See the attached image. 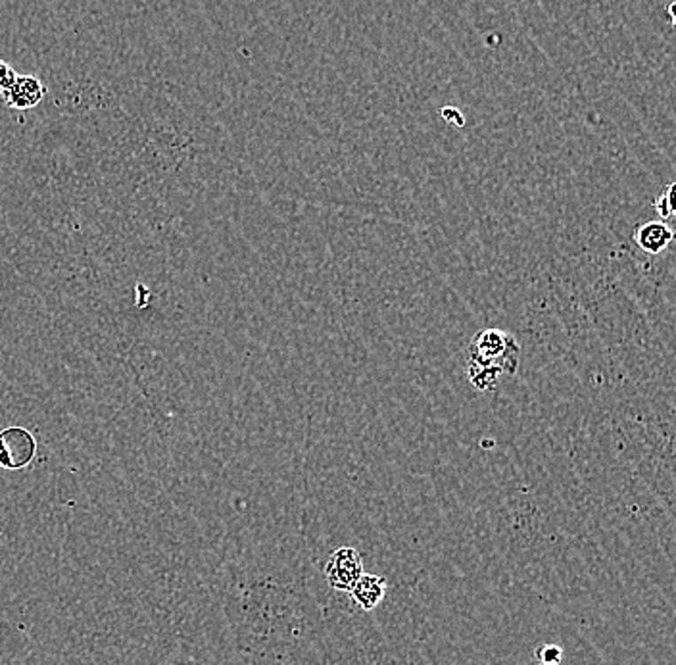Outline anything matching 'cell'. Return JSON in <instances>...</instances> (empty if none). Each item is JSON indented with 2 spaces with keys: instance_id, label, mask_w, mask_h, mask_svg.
Returning <instances> with one entry per match:
<instances>
[{
  "instance_id": "12",
  "label": "cell",
  "mask_w": 676,
  "mask_h": 665,
  "mask_svg": "<svg viewBox=\"0 0 676 665\" xmlns=\"http://www.w3.org/2000/svg\"><path fill=\"white\" fill-rule=\"evenodd\" d=\"M538 665H552V663H538Z\"/></svg>"
},
{
  "instance_id": "2",
  "label": "cell",
  "mask_w": 676,
  "mask_h": 665,
  "mask_svg": "<svg viewBox=\"0 0 676 665\" xmlns=\"http://www.w3.org/2000/svg\"><path fill=\"white\" fill-rule=\"evenodd\" d=\"M37 456V439L26 427L10 426L0 429V469L19 472L31 466Z\"/></svg>"
},
{
  "instance_id": "8",
  "label": "cell",
  "mask_w": 676,
  "mask_h": 665,
  "mask_svg": "<svg viewBox=\"0 0 676 665\" xmlns=\"http://www.w3.org/2000/svg\"><path fill=\"white\" fill-rule=\"evenodd\" d=\"M672 192H674V185L671 183V185L664 187V191L656 199V202H653V208H656L661 222H667V220H671V217L674 215Z\"/></svg>"
},
{
  "instance_id": "11",
  "label": "cell",
  "mask_w": 676,
  "mask_h": 665,
  "mask_svg": "<svg viewBox=\"0 0 676 665\" xmlns=\"http://www.w3.org/2000/svg\"><path fill=\"white\" fill-rule=\"evenodd\" d=\"M442 116H444L446 121L452 123V125H455V128H463L465 120H463V113H462L460 110H455V108H452V106H448V108H444V110H442Z\"/></svg>"
},
{
  "instance_id": "7",
  "label": "cell",
  "mask_w": 676,
  "mask_h": 665,
  "mask_svg": "<svg viewBox=\"0 0 676 665\" xmlns=\"http://www.w3.org/2000/svg\"><path fill=\"white\" fill-rule=\"evenodd\" d=\"M465 372H467V377H469V383H471L477 388V391H480V393H492V391H494V388L500 383V377H501L500 370L492 368V365H485V364L473 362V360H467Z\"/></svg>"
},
{
  "instance_id": "9",
  "label": "cell",
  "mask_w": 676,
  "mask_h": 665,
  "mask_svg": "<svg viewBox=\"0 0 676 665\" xmlns=\"http://www.w3.org/2000/svg\"><path fill=\"white\" fill-rule=\"evenodd\" d=\"M536 658L540 660V663H552V665H561V660H563V650L557 645H542L536 650Z\"/></svg>"
},
{
  "instance_id": "10",
  "label": "cell",
  "mask_w": 676,
  "mask_h": 665,
  "mask_svg": "<svg viewBox=\"0 0 676 665\" xmlns=\"http://www.w3.org/2000/svg\"><path fill=\"white\" fill-rule=\"evenodd\" d=\"M16 77H18V74H16L14 67L0 59V93L12 85L16 82Z\"/></svg>"
},
{
  "instance_id": "1",
  "label": "cell",
  "mask_w": 676,
  "mask_h": 665,
  "mask_svg": "<svg viewBox=\"0 0 676 665\" xmlns=\"http://www.w3.org/2000/svg\"><path fill=\"white\" fill-rule=\"evenodd\" d=\"M467 360L492 365L501 375H515L521 364V345L509 331L485 329L473 337L467 348Z\"/></svg>"
},
{
  "instance_id": "3",
  "label": "cell",
  "mask_w": 676,
  "mask_h": 665,
  "mask_svg": "<svg viewBox=\"0 0 676 665\" xmlns=\"http://www.w3.org/2000/svg\"><path fill=\"white\" fill-rule=\"evenodd\" d=\"M323 575L330 589L350 592L361 575H363V561L356 548L342 546L332 550L329 559L325 561Z\"/></svg>"
},
{
  "instance_id": "4",
  "label": "cell",
  "mask_w": 676,
  "mask_h": 665,
  "mask_svg": "<svg viewBox=\"0 0 676 665\" xmlns=\"http://www.w3.org/2000/svg\"><path fill=\"white\" fill-rule=\"evenodd\" d=\"M0 95L10 108L31 110L41 105L44 95H47V87L35 75H18L16 82Z\"/></svg>"
},
{
  "instance_id": "5",
  "label": "cell",
  "mask_w": 676,
  "mask_h": 665,
  "mask_svg": "<svg viewBox=\"0 0 676 665\" xmlns=\"http://www.w3.org/2000/svg\"><path fill=\"white\" fill-rule=\"evenodd\" d=\"M672 239H674L672 229L669 227L667 222H661V220L641 223L634 231V243L653 256L667 250L669 245L672 243Z\"/></svg>"
},
{
  "instance_id": "6",
  "label": "cell",
  "mask_w": 676,
  "mask_h": 665,
  "mask_svg": "<svg viewBox=\"0 0 676 665\" xmlns=\"http://www.w3.org/2000/svg\"><path fill=\"white\" fill-rule=\"evenodd\" d=\"M386 579L379 575H363L354 583V587L350 589L352 600L356 602L363 612H371L379 606L386 594Z\"/></svg>"
}]
</instances>
